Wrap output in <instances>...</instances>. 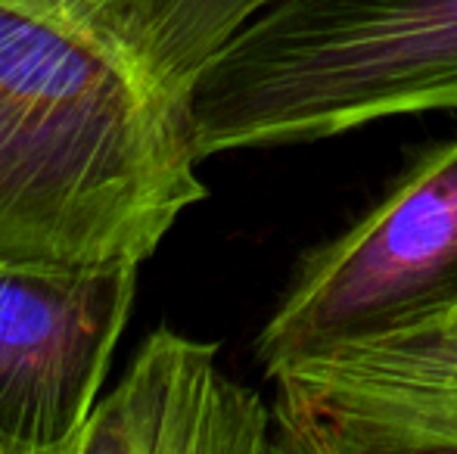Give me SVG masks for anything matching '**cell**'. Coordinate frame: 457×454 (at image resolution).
Returning <instances> with one entry per match:
<instances>
[{"instance_id": "52a82bcc", "label": "cell", "mask_w": 457, "mask_h": 454, "mask_svg": "<svg viewBox=\"0 0 457 454\" xmlns=\"http://www.w3.org/2000/svg\"><path fill=\"white\" fill-rule=\"evenodd\" d=\"M274 0H0L60 29L137 81L187 106L199 75Z\"/></svg>"}, {"instance_id": "277c9868", "label": "cell", "mask_w": 457, "mask_h": 454, "mask_svg": "<svg viewBox=\"0 0 457 454\" xmlns=\"http://www.w3.org/2000/svg\"><path fill=\"white\" fill-rule=\"evenodd\" d=\"M268 376L277 451H457L454 321L327 345Z\"/></svg>"}, {"instance_id": "ba28073f", "label": "cell", "mask_w": 457, "mask_h": 454, "mask_svg": "<svg viewBox=\"0 0 457 454\" xmlns=\"http://www.w3.org/2000/svg\"><path fill=\"white\" fill-rule=\"evenodd\" d=\"M433 321H436V318H433ZM442 321H454V324H457V309L445 311V315H442Z\"/></svg>"}, {"instance_id": "5b68a950", "label": "cell", "mask_w": 457, "mask_h": 454, "mask_svg": "<svg viewBox=\"0 0 457 454\" xmlns=\"http://www.w3.org/2000/svg\"><path fill=\"white\" fill-rule=\"evenodd\" d=\"M140 265H0V454H66L91 417Z\"/></svg>"}, {"instance_id": "7a4b0ae2", "label": "cell", "mask_w": 457, "mask_h": 454, "mask_svg": "<svg viewBox=\"0 0 457 454\" xmlns=\"http://www.w3.org/2000/svg\"><path fill=\"white\" fill-rule=\"evenodd\" d=\"M457 110V0H274L187 97L199 159Z\"/></svg>"}, {"instance_id": "8992f818", "label": "cell", "mask_w": 457, "mask_h": 454, "mask_svg": "<svg viewBox=\"0 0 457 454\" xmlns=\"http://www.w3.org/2000/svg\"><path fill=\"white\" fill-rule=\"evenodd\" d=\"M218 345L159 327L66 454H265L274 411L218 370Z\"/></svg>"}, {"instance_id": "3957f363", "label": "cell", "mask_w": 457, "mask_h": 454, "mask_svg": "<svg viewBox=\"0 0 457 454\" xmlns=\"http://www.w3.org/2000/svg\"><path fill=\"white\" fill-rule=\"evenodd\" d=\"M457 309V140L417 159L373 209L312 249L265 321V374Z\"/></svg>"}, {"instance_id": "6da1fadb", "label": "cell", "mask_w": 457, "mask_h": 454, "mask_svg": "<svg viewBox=\"0 0 457 454\" xmlns=\"http://www.w3.org/2000/svg\"><path fill=\"white\" fill-rule=\"evenodd\" d=\"M187 106L0 6V265H144L205 200Z\"/></svg>"}]
</instances>
